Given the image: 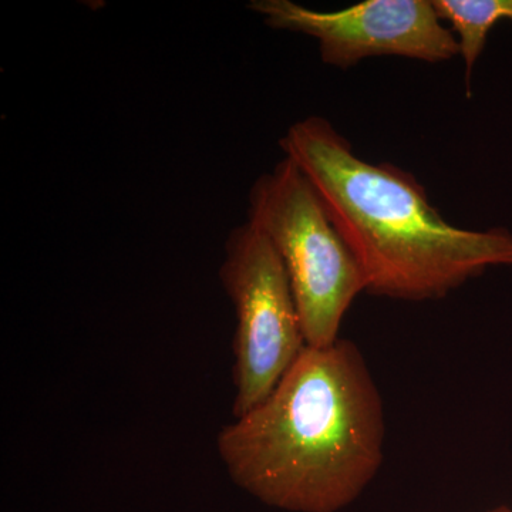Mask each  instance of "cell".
<instances>
[{
	"label": "cell",
	"instance_id": "6",
	"mask_svg": "<svg viewBox=\"0 0 512 512\" xmlns=\"http://www.w3.org/2000/svg\"><path fill=\"white\" fill-rule=\"evenodd\" d=\"M437 15L457 37L466 66L467 96L478 57L484 52L491 29L501 20L512 22V0H433Z\"/></svg>",
	"mask_w": 512,
	"mask_h": 512
},
{
	"label": "cell",
	"instance_id": "7",
	"mask_svg": "<svg viewBox=\"0 0 512 512\" xmlns=\"http://www.w3.org/2000/svg\"><path fill=\"white\" fill-rule=\"evenodd\" d=\"M487 512H512V508L511 507H497V508H493V510H490Z\"/></svg>",
	"mask_w": 512,
	"mask_h": 512
},
{
	"label": "cell",
	"instance_id": "1",
	"mask_svg": "<svg viewBox=\"0 0 512 512\" xmlns=\"http://www.w3.org/2000/svg\"><path fill=\"white\" fill-rule=\"evenodd\" d=\"M229 477L269 507L339 512L373 483L384 461L386 414L355 342L306 346L275 389L221 430Z\"/></svg>",
	"mask_w": 512,
	"mask_h": 512
},
{
	"label": "cell",
	"instance_id": "2",
	"mask_svg": "<svg viewBox=\"0 0 512 512\" xmlns=\"http://www.w3.org/2000/svg\"><path fill=\"white\" fill-rule=\"evenodd\" d=\"M279 147L319 195L369 295L439 301L487 269L512 265V232L444 220L413 174L363 160L329 120L296 121Z\"/></svg>",
	"mask_w": 512,
	"mask_h": 512
},
{
	"label": "cell",
	"instance_id": "3",
	"mask_svg": "<svg viewBox=\"0 0 512 512\" xmlns=\"http://www.w3.org/2000/svg\"><path fill=\"white\" fill-rule=\"evenodd\" d=\"M248 222L262 232L288 274L306 346L328 348L365 281L319 195L289 158L249 191Z\"/></svg>",
	"mask_w": 512,
	"mask_h": 512
},
{
	"label": "cell",
	"instance_id": "4",
	"mask_svg": "<svg viewBox=\"0 0 512 512\" xmlns=\"http://www.w3.org/2000/svg\"><path fill=\"white\" fill-rule=\"evenodd\" d=\"M220 276L237 313L232 413L238 419L271 394L306 340L285 266L254 225L229 234Z\"/></svg>",
	"mask_w": 512,
	"mask_h": 512
},
{
	"label": "cell",
	"instance_id": "5",
	"mask_svg": "<svg viewBox=\"0 0 512 512\" xmlns=\"http://www.w3.org/2000/svg\"><path fill=\"white\" fill-rule=\"evenodd\" d=\"M248 8L271 29L315 37L322 62L339 69L369 57L434 64L460 56L457 37L437 15L433 0H366L333 12L292 0H254Z\"/></svg>",
	"mask_w": 512,
	"mask_h": 512
}]
</instances>
